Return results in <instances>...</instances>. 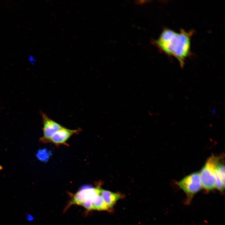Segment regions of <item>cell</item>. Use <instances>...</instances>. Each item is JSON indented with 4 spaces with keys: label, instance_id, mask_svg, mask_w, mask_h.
Segmentation results:
<instances>
[{
    "label": "cell",
    "instance_id": "1",
    "mask_svg": "<svg viewBox=\"0 0 225 225\" xmlns=\"http://www.w3.org/2000/svg\"><path fill=\"white\" fill-rule=\"evenodd\" d=\"M194 32L182 29L179 32L165 28L153 43L165 54L176 58L183 68L186 59L191 55V38Z\"/></svg>",
    "mask_w": 225,
    "mask_h": 225
},
{
    "label": "cell",
    "instance_id": "2",
    "mask_svg": "<svg viewBox=\"0 0 225 225\" xmlns=\"http://www.w3.org/2000/svg\"><path fill=\"white\" fill-rule=\"evenodd\" d=\"M219 158L213 155L210 157L199 173L202 186L207 191L212 190L215 188L214 168Z\"/></svg>",
    "mask_w": 225,
    "mask_h": 225
},
{
    "label": "cell",
    "instance_id": "3",
    "mask_svg": "<svg viewBox=\"0 0 225 225\" xmlns=\"http://www.w3.org/2000/svg\"><path fill=\"white\" fill-rule=\"evenodd\" d=\"M177 183L189 199L202 188L199 173L198 172H194L186 176Z\"/></svg>",
    "mask_w": 225,
    "mask_h": 225
},
{
    "label": "cell",
    "instance_id": "4",
    "mask_svg": "<svg viewBox=\"0 0 225 225\" xmlns=\"http://www.w3.org/2000/svg\"><path fill=\"white\" fill-rule=\"evenodd\" d=\"M43 124V136L40 138V141L44 143H48L52 136L63 127L50 118L46 113L41 112Z\"/></svg>",
    "mask_w": 225,
    "mask_h": 225
},
{
    "label": "cell",
    "instance_id": "5",
    "mask_svg": "<svg viewBox=\"0 0 225 225\" xmlns=\"http://www.w3.org/2000/svg\"><path fill=\"white\" fill-rule=\"evenodd\" d=\"M100 188L99 187L94 188L89 186H84L73 195L67 208L72 205H81L87 199H92L96 195L99 194Z\"/></svg>",
    "mask_w": 225,
    "mask_h": 225
},
{
    "label": "cell",
    "instance_id": "6",
    "mask_svg": "<svg viewBox=\"0 0 225 225\" xmlns=\"http://www.w3.org/2000/svg\"><path fill=\"white\" fill-rule=\"evenodd\" d=\"M81 130L80 128L72 130L63 127L52 136L48 143H51L56 146L65 145L66 142L71 136L78 134Z\"/></svg>",
    "mask_w": 225,
    "mask_h": 225
},
{
    "label": "cell",
    "instance_id": "7",
    "mask_svg": "<svg viewBox=\"0 0 225 225\" xmlns=\"http://www.w3.org/2000/svg\"><path fill=\"white\" fill-rule=\"evenodd\" d=\"M99 194L102 198L109 209L113 207L118 199L122 197V195L120 193L112 192L101 188L100 189Z\"/></svg>",
    "mask_w": 225,
    "mask_h": 225
},
{
    "label": "cell",
    "instance_id": "8",
    "mask_svg": "<svg viewBox=\"0 0 225 225\" xmlns=\"http://www.w3.org/2000/svg\"><path fill=\"white\" fill-rule=\"evenodd\" d=\"M93 210H109L102 196L99 194L96 195L92 200Z\"/></svg>",
    "mask_w": 225,
    "mask_h": 225
},
{
    "label": "cell",
    "instance_id": "9",
    "mask_svg": "<svg viewBox=\"0 0 225 225\" xmlns=\"http://www.w3.org/2000/svg\"><path fill=\"white\" fill-rule=\"evenodd\" d=\"M50 155V152L46 149L39 150L36 154L38 159L43 162L47 161Z\"/></svg>",
    "mask_w": 225,
    "mask_h": 225
},
{
    "label": "cell",
    "instance_id": "10",
    "mask_svg": "<svg viewBox=\"0 0 225 225\" xmlns=\"http://www.w3.org/2000/svg\"><path fill=\"white\" fill-rule=\"evenodd\" d=\"M92 200L91 199H88L85 200L81 204L82 206L88 210H93L92 203Z\"/></svg>",
    "mask_w": 225,
    "mask_h": 225
},
{
    "label": "cell",
    "instance_id": "11",
    "mask_svg": "<svg viewBox=\"0 0 225 225\" xmlns=\"http://www.w3.org/2000/svg\"><path fill=\"white\" fill-rule=\"evenodd\" d=\"M25 218L26 220L29 222H31L33 220V217L30 214H27L25 216Z\"/></svg>",
    "mask_w": 225,
    "mask_h": 225
},
{
    "label": "cell",
    "instance_id": "12",
    "mask_svg": "<svg viewBox=\"0 0 225 225\" xmlns=\"http://www.w3.org/2000/svg\"><path fill=\"white\" fill-rule=\"evenodd\" d=\"M28 60L29 62L32 64L36 62L34 57L32 55H30L28 56Z\"/></svg>",
    "mask_w": 225,
    "mask_h": 225
},
{
    "label": "cell",
    "instance_id": "13",
    "mask_svg": "<svg viewBox=\"0 0 225 225\" xmlns=\"http://www.w3.org/2000/svg\"><path fill=\"white\" fill-rule=\"evenodd\" d=\"M2 168L1 166L0 165V170L2 169Z\"/></svg>",
    "mask_w": 225,
    "mask_h": 225
}]
</instances>
